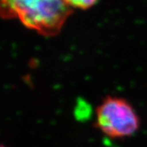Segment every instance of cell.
Here are the masks:
<instances>
[{
	"label": "cell",
	"instance_id": "3957f363",
	"mask_svg": "<svg viewBox=\"0 0 147 147\" xmlns=\"http://www.w3.org/2000/svg\"><path fill=\"white\" fill-rule=\"evenodd\" d=\"M66 3L68 4L71 8H79L86 10L94 6L97 0H65Z\"/></svg>",
	"mask_w": 147,
	"mask_h": 147
},
{
	"label": "cell",
	"instance_id": "7a4b0ae2",
	"mask_svg": "<svg viewBox=\"0 0 147 147\" xmlns=\"http://www.w3.org/2000/svg\"><path fill=\"white\" fill-rule=\"evenodd\" d=\"M96 126L107 137L132 136L140 127V119L132 105L125 99L107 96L96 109Z\"/></svg>",
	"mask_w": 147,
	"mask_h": 147
},
{
	"label": "cell",
	"instance_id": "277c9868",
	"mask_svg": "<svg viewBox=\"0 0 147 147\" xmlns=\"http://www.w3.org/2000/svg\"><path fill=\"white\" fill-rule=\"evenodd\" d=\"M0 147H4V146H0Z\"/></svg>",
	"mask_w": 147,
	"mask_h": 147
},
{
	"label": "cell",
	"instance_id": "6da1fadb",
	"mask_svg": "<svg viewBox=\"0 0 147 147\" xmlns=\"http://www.w3.org/2000/svg\"><path fill=\"white\" fill-rule=\"evenodd\" d=\"M72 14L65 0H0V16L18 18L43 36H55Z\"/></svg>",
	"mask_w": 147,
	"mask_h": 147
}]
</instances>
